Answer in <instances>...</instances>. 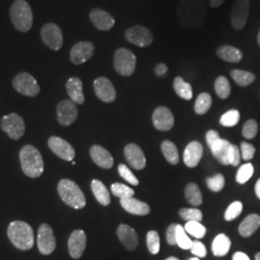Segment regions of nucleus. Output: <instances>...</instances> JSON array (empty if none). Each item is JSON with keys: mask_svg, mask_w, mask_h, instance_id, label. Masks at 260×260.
<instances>
[{"mask_svg": "<svg viewBox=\"0 0 260 260\" xmlns=\"http://www.w3.org/2000/svg\"><path fill=\"white\" fill-rule=\"evenodd\" d=\"M231 75L233 80L235 81V83L241 87L249 86L255 80V75L250 72L241 71V70H233L231 72Z\"/></svg>", "mask_w": 260, "mask_h": 260, "instance_id": "nucleus-33", "label": "nucleus"}, {"mask_svg": "<svg viewBox=\"0 0 260 260\" xmlns=\"http://www.w3.org/2000/svg\"><path fill=\"white\" fill-rule=\"evenodd\" d=\"M214 89L217 95L222 100L228 99L232 93V87H231L230 81L224 76H219L215 80Z\"/></svg>", "mask_w": 260, "mask_h": 260, "instance_id": "nucleus-34", "label": "nucleus"}, {"mask_svg": "<svg viewBox=\"0 0 260 260\" xmlns=\"http://www.w3.org/2000/svg\"><path fill=\"white\" fill-rule=\"evenodd\" d=\"M93 90L96 96L103 103H111L116 100V89L111 81L106 77L96 78L93 82Z\"/></svg>", "mask_w": 260, "mask_h": 260, "instance_id": "nucleus-14", "label": "nucleus"}, {"mask_svg": "<svg viewBox=\"0 0 260 260\" xmlns=\"http://www.w3.org/2000/svg\"><path fill=\"white\" fill-rule=\"evenodd\" d=\"M91 187H92V191H93L94 198L101 205L103 206L110 205L111 198H110L109 191L107 190L106 186L104 185L101 180L93 179L91 183Z\"/></svg>", "mask_w": 260, "mask_h": 260, "instance_id": "nucleus-28", "label": "nucleus"}, {"mask_svg": "<svg viewBox=\"0 0 260 260\" xmlns=\"http://www.w3.org/2000/svg\"><path fill=\"white\" fill-rule=\"evenodd\" d=\"M257 43H258V45H259L260 47V31L259 33H258V36H257Z\"/></svg>", "mask_w": 260, "mask_h": 260, "instance_id": "nucleus-58", "label": "nucleus"}, {"mask_svg": "<svg viewBox=\"0 0 260 260\" xmlns=\"http://www.w3.org/2000/svg\"><path fill=\"white\" fill-rule=\"evenodd\" d=\"M231 147H232V144L228 140L221 138L216 143H214L213 145L210 147V149L214 157L216 158L221 164L228 166L230 165L229 153H230Z\"/></svg>", "mask_w": 260, "mask_h": 260, "instance_id": "nucleus-25", "label": "nucleus"}, {"mask_svg": "<svg viewBox=\"0 0 260 260\" xmlns=\"http://www.w3.org/2000/svg\"><path fill=\"white\" fill-rule=\"evenodd\" d=\"M90 155L99 167L111 169L114 165V159L112 157L111 153L102 146H93L90 149Z\"/></svg>", "mask_w": 260, "mask_h": 260, "instance_id": "nucleus-22", "label": "nucleus"}, {"mask_svg": "<svg viewBox=\"0 0 260 260\" xmlns=\"http://www.w3.org/2000/svg\"><path fill=\"white\" fill-rule=\"evenodd\" d=\"M58 193L66 205L74 209H82L86 205V198L82 190L73 180L67 178L60 180Z\"/></svg>", "mask_w": 260, "mask_h": 260, "instance_id": "nucleus-3", "label": "nucleus"}, {"mask_svg": "<svg viewBox=\"0 0 260 260\" xmlns=\"http://www.w3.org/2000/svg\"><path fill=\"white\" fill-rule=\"evenodd\" d=\"M10 241L20 251H29L34 246V233L30 224L22 221H14L8 226Z\"/></svg>", "mask_w": 260, "mask_h": 260, "instance_id": "nucleus-2", "label": "nucleus"}, {"mask_svg": "<svg viewBox=\"0 0 260 260\" xmlns=\"http://www.w3.org/2000/svg\"><path fill=\"white\" fill-rule=\"evenodd\" d=\"M253 172H254V169L251 163L242 165L236 174V181L240 184L246 183L252 177Z\"/></svg>", "mask_w": 260, "mask_h": 260, "instance_id": "nucleus-41", "label": "nucleus"}, {"mask_svg": "<svg viewBox=\"0 0 260 260\" xmlns=\"http://www.w3.org/2000/svg\"><path fill=\"white\" fill-rule=\"evenodd\" d=\"M250 12V0H236L233 6L231 21L234 29L240 30L246 25Z\"/></svg>", "mask_w": 260, "mask_h": 260, "instance_id": "nucleus-13", "label": "nucleus"}, {"mask_svg": "<svg viewBox=\"0 0 260 260\" xmlns=\"http://www.w3.org/2000/svg\"><path fill=\"white\" fill-rule=\"evenodd\" d=\"M86 245H87V236H86V233H84V231L76 230L75 232H73L68 241L69 252L71 256L74 259L80 258L86 249Z\"/></svg>", "mask_w": 260, "mask_h": 260, "instance_id": "nucleus-18", "label": "nucleus"}, {"mask_svg": "<svg viewBox=\"0 0 260 260\" xmlns=\"http://www.w3.org/2000/svg\"><path fill=\"white\" fill-rule=\"evenodd\" d=\"M124 37L130 44L140 47H149L153 42L151 31L142 25L128 28L124 33Z\"/></svg>", "mask_w": 260, "mask_h": 260, "instance_id": "nucleus-9", "label": "nucleus"}, {"mask_svg": "<svg viewBox=\"0 0 260 260\" xmlns=\"http://www.w3.org/2000/svg\"><path fill=\"white\" fill-rule=\"evenodd\" d=\"M179 216L186 222H202L203 220L202 211L197 208H182L179 210Z\"/></svg>", "mask_w": 260, "mask_h": 260, "instance_id": "nucleus-40", "label": "nucleus"}, {"mask_svg": "<svg viewBox=\"0 0 260 260\" xmlns=\"http://www.w3.org/2000/svg\"><path fill=\"white\" fill-rule=\"evenodd\" d=\"M90 19L94 27L102 31H108L115 24V19L112 17V15L99 8L91 11Z\"/></svg>", "mask_w": 260, "mask_h": 260, "instance_id": "nucleus-21", "label": "nucleus"}, {"mask_svg": "<svg viewBox=\"0 0 260 260\" xmlns=\"http://www.w3.org/2000/svg\"><path fill=\"white\" fill-rule=\"evenodd\" d=\"M165 260H179L177 257H174V256H171V257H168L167 259Z\"/></svg>", "mask_w": 260, "mask_h": 260, "instance_id": "nucleus-56", "label": "nucleus"}, {"mask_svg": "<svg viewBox=\"0 0 260 260\" xmlns=\"http://www.w3.org/2000/svg\"><path fill=\"white\" fill-rule=\"evenodd\" d=\"M41 37L46 46L52 50H59L63 46L62 30L55 23H47L41 30Z\"/></svg>", "mask_w": 260, "mask_h": 260, "instance_id": "nucleus-10", "label": "nucleus"}, {"mask_svg": "<svg viewBox=\"0 0 260 260\" xmlns=\"http://www.w3.org/2000/svg\"><path fill=\"white\" fill-rule=\"evenodd\" d=\"M241 160L240 156V149L236 146V145H232L231 149H230V153H229V162L230 165L233 166H238Z\"/></svg>", "mask_w": 260, "mask_h": 260, "instance_id": "nucleus-48", "label": "nucleus"}, {"mask_svg": "<svg viewBox=\"0 0 260 260\" xmlns=\"http://www.w3.org/2000/svg\"><path fill=\"white\" fill-rule=\"evenodd\" d=\"M241 152L242 158L246 161L251 160L253 157L254 153H255V148L247 142H242L241 143Z\"/></svg>", "mask_w": 260, "mask_h": 260, "instance_id": "nucleus-49", "label": "nucleus"}, {"mask_svg": "<svg viewBox=\"0 0 260 260\" xmlns=\"http://www.w3.org/2000/svg\"><path fill=\"white\" fill-rule=\"evenodd\" d=\"M38 249L42 254L49 255L55 251L56 238L53 230L47 223L40 225L38 231Z\"/></svg>", "mask_w": 260, "mask_h": 260, "instance_id": "nucleus-7", "label": "nucleus"}, {"mask_svg": "<svg viewBox=\"0 0 260 260\" xmlns=\"http://www.w3.org/2000/svg\"><path fill=\"white\" fill-rule=\"evenodd\" d=\"M260 226V216L257 214H251L247 216L239 225V233L243 237H250Z\"/></svg>", "mask_w": 260, "mask_h": 260, "instance_id": "nucleus-26", "label": "nucleus"}, {"mask_svg": "<svg viewBox=\"0 0 260 260\" xmlns=\"http://www.w3.org/2000/svg\"><path fill=\"white\" fill-rule=\"evenodd\" d=\"M240 121V113L238 110H230L224 113L220 119V123L225 127L235 126Z\"/></svg>", "mask_w": 260, "mask_h": 260, "instance_id": "nucleus-39", "label": "nucleus"}, {"mask_svg": "<svg viewBox=\"0 0 260 260\" xmlns=\"http://www.w3.org/2000/svg\"><path fill=\"white\" fill-rule=\"evenodd\" d=\"M185 197L190 205L199 206L203 204V196L199 186L196 183H189L186 186Z\"/></svg>", "mask_w": 260, "mask_h": 260, "instance_id": "nucleus-32", "label": "nucleus"}, {"mask_svg": "<svg viewBox=\"0 0 260 260\" xmlns=\"http://www.w3.org/2000/svg\"><path fill=\"white\" fill-rule=\"evenodd\" d=\"M176 240L177 246H179V248H181L182 250H190L193 244V241L187 235L184 226H182L181 224H177Z\"/></svg>", "mask_w": 260, "mask_h": 260, "instance_id": "nucleus-36", "label": "nucleus"}, {"mask_svg": "<svg viewBox=\"0 0 260 260\" xmlns=\"http://www.w3.org/2000/svg\"><path fill=\"white\" fill-rule=\"evenodd\" d=\"M255 260H260V252L255 254Z\"/></svg>", "mask_w": 260, "mask_h": 260, "instance_id": "nucleus-57", "label": "nucleus"}, {"mask_svg": "<svg viewBox=\"0 0 260 260\" xmlns=\"http://www.w3.org/2000/svg\"><path fill=\"white\" fill-rule=\"evenodd\" d=\"M188 260H200V258H199V257H191L190 259Z\"/></svg>", "mask_w": 260, "mask_h": 260, "instance_id": "nucleus-59", "label": "nucleus"}, {"mask_svg": "<svg viewBox=\"0 0 260 260\" xmlns=\"http://www.w3.org/2000/svg\"><path fill=\"white\" fill-rule=\"evenodd\" d=\"M232 242L229 236L221 233L215 237L212 243V252L215 256H224L231 250Z\"/></svg>", "mask_w": 260, "mask_h": 260, "instance_id": "nucleus-29", "label": "nucleus"}, {"mask_svg": "<svg viewBox=\"0 0 260 260\" xmlns=\"http://www.w3.org/2000/svg\"><path fill=\"white\" fill-rule=\"evenodd\" d=\"M216 53L221 59L230 63H238L243 59L241 50L229 45L221 46L217 49Z\"/></svg>", "mask_w": 260, "mask_h": 260, "instance_id": "nucleus-27", "label": "nucleus"}, {"mask_svg": "<svg viewBox=\"0 0 260 260\" xmlns=\"http://www.w3.org/2000/svg\"><path fill=\"white\" fill-rule=\"evenodd\" d=\"M204 154V148L198 141H193L186 147L183 153V161L186 166L194 168L200 163Z\"/></svg>", "mask_w": 260, "mask_h": 260, "instance_id": "nucleus-20", "label": "nucleus"}, {"mask_svg": "<svg viewBox=\"0 0 260 260\" xmlns=\"http://www.w3.org/2000/svg\"><path fill=\"white\" fill-rule=\"evenodd\" d=\"M206 184L207 187L213 191V192H220L221 190H223L224 184H225V180L222 174H217L214 177H208L206 179Z\"/></svg>", "mask_w": 260, "mask_h": 260, "instance_id": "nucleus-43", "label": "nucleus"}, {"mask_svg": "<svg viewBox=\"0 0 260 260\" xmlns=\"http://www.w3.org/2000/svg\"><path fill=\"white\" fill-rule=\"evenodd\" d=\"M161 150L168 162L172 165H176L179 160V154L176 145L171 141H164L161 144Z\"/></svg>", "mask_w": 260, "mask_h": 260, "instance_id": "nucleus-31", "label": "nucleus"}, {"mask_svg": "<svg viewBox=\"0 0 260 260\" xmlns=\"http://www.w3.org/2000/svg\"><path fill=\"white\" fill-rule=\"evenodd\" d=\"M242 210H243V205L241 202H234L225 210L224 220L228 222L235 220L242 213Z\"/></svg>", "mask_w": 260, "mask_h": 260, "instance_id": "nucleus-45", "label": "nucleus"}, {"mask_svg": "<svg viewBox=\"0 0 260 260\" xmlns=\"http://www.w3.org/2000/svg\"><path fill=\"white\" fill-rule=\"evenodd\" d=\"M57 121L63 126H70L75 122L78 110L76 103L70 100H64L57 105Z\"/></svg>", "mask_w": 260, "mask_h": 260, "instance_id": "nucleus-11", "label": "nucleus"}, {"mask_svg": "<svg viewBox=\"0 0 260 260\" xmlns=\"http://www.w3.org/2000/svg\"><path fill=\"white\" fill-rule=\"evenodd\" d=\"M219 139H221V138H220L219 133L216 130L207 131V133H206V143H207L209 148Z\"/></svg>", "mask_w": 260, "mask_h": 260, "instance_id": "nucleus-51", "label": "nucleus"}, {"mask_svg": "<svg viewBox=\"0 0 260 260\" xmlns=\"http://www.w3.org/2000/svg\"><path fill=\"white\" fill-rule=\"evenodd\" d=\"M152 122L154 127L159 131H169L175 124V118L167 107L160 106L152 114Z\"/></svg>", "mask_w": 260, "mask_h": 260, "instance_id": "nucleus-16", "label": "nucleus"}, {"mask_svg": "<svg viewBox=\"0 0 260 260\" xmlns=\"http://www.w3.org/2000/svg\"><path fill=\"white\" fill-rule=\"evenodd\" d=\"M137 59L135 54L126 48H119L114 54V68L119 75L130 76L136 69Z\"/></svg>", "mask_w": 260, "mask_h": 260, "instance_id": "nucleus-5", "label": "nucleus"}, {"mask_svg": "<svg viewBox=\"0 0 260 260\" xmlns=\"http://www.w3.org/2000/svg\"><path fill=\"white\" fill-rule=\"evenodd\" d=\"M118 170H119L120 176L124 180H126L128 183H130L131 185L137 186L139 184L138 178L134 176V174L130 171L129 168L127 167L126 165L121 164L119 168H118Z\"/></svg>", "mask_w": 260, "mask_h": 260, "instance_id": "nucleus-46", "label": "nucleus"}, {"mask_svg": "<svg viewBox=\"0 0 260 260\" xmlns=\"http://www.w3.org/2000/svg\"><path fill=\"white\" fill-rule=\"evenodd\" d=\"M121 205L125 211L133 215L145 216L150 212V208L148 204L141 202L133 197L127 199H121Z\"/></svg>", "mask_w": 260, "mask_h": 260, "instance_id": "nucleus-23", "label": "nucleus"}, {"mask_svg": "<svg viewBox=\"0 0 260 260\" xmlns=\"http://www.w3.org/2000/svg\"><path fill=\"white\" fill-rule=\"evenodd\" d=\"M13 86L19 93L30 98L36 96L40 93V86L37 80L27 73H20L15 76Z\"/></svg>", "mask_w": 260, "mask_h": 260, "instance_id": "nucleus-8", "label": "nucleus"}, {"mask_svg": "<svg viewBox=\"0 0 260 260\" xmlns=\"http://www.w3.org/2000/svg\"><path fill=\"white\" fill-rule=\"evenodd\" d=\"M47 144L49 149H51L58 157L65 161H73L75 159V149L66 140L57 136H52L48 139Z\"/></svg>", "mask_w": 260, "mask_h": 260, "instance_id": "nucleus-12", "label": "nucleus"}, {"mask_svg": "<svg viewBox=\"0 0 260 260\" xmlns=\"http://www.w3.org/2000/svg\"><path fill=\"white\" fill-rule=\"evenodd\" d=\"M0 125L2 130L7 133L11 139L19 140L25 132L24 121L17 113H12L4 116L1 119Z\"/></svg>", "mask_w": 260, "mask_h": 260, "instance_id": "nucleus-6", "label": "nucleus"}, {"mask_svg": "<svg viewBox=\"0 0 260 260\" xmlns=\"http://www.w3.org/2000/svg\"><path fill=\"white\" fill-rule=\"evenodd\" d=\"M117 235L121 244L128 251H133L136 250L139 243V238H138V234L134 229H132L128 224L121 223L117 230Z\"/></svg>", "mask_w": 260, "mask_h": 260, "instance_id": "nucleus-19", "label": "nucleus"}, {"mask_svg": "<svg viewBox=\"0 0 260 260\" xmlns=\"http://www.w3.org/2000/svg\"><path fill=\"white\" fill-rule=\"evenodd\" d=\"M184 229H185L186 233L191 234L197 239L204 238L205 233H206V229L205 226L201 223V222H197V221L187 222Z\"/></svg>", "mask_w": 260, "mask_h": 260, "instance_id": "nucleus-37", "label": "nucleus"}, {"mask_svg": "<svg viewBox=\"0 0 260 260\" xmlns=\"http://www.w3.org/2000/svg\"><path fill=\"white\" fill-rule=\"evenodd\" d=\"M254 191H255L256 197H257V198L260 200V178L257 180V182L255 183V186H254Z\"/></svg>", "mask_w": 260, "mask_h": 260, "instance_id": "nucleus-55", "label": "nucleus"}, {"mask_svg": "<svg viewBox=\"0 0 260 260\" xmlns=\"http://www.w3.org/2000/svg\"><path fill=\"white\" fill-rule=\"evenodd\" d=\"M224 1L225 0H210L209 3H210V6L212 8H217V7H220Z\"/></svg>", "mask_w": 260, "mask_h": 260, "instance_id": "nucleus-54", "label": "nucleus"}, {"mask_svg": "<svg viewBox=\"0 0 260 260\" xmlns=\"http://www.w3.org/2000/svg\"><path fill=\"white\" fill-rule=\"evenodd\" d=\"M124 157L131 167L135 170H143L147 165V159L143 149L135 144H128L123 149Z\"/></svg>", "mask_w": 260, "mask_h": 260, "instance_id": "nucleus-17", "label": "nucleus"}, {"mask_svg": "<svg viewBox=\"0 0 260 260\" xmlns=\"http://www.w3.org/2000/svg\"><path fill=\"white\" fill-rule=\"evenodd\" d=\"M190 251L199 258H201V257L204 258V257L206 256V253H207L205 245L202 242L198 241V240L193 241V244H192V247H191Z\"/></svg>", "mask_w": 260, "mask_h": 260, "instance_id": "nucleus-47", "label": "nucleus"}, {"mask_svg": "<svg viewBox=\"0 0 260 260\" xmlns=\"http://www.w3.org/2000/svg\"><path fill=\"white\" fill-rule=\"evenodd\" d=\"M168 67L166 64H163V63H160L158 64L155 69H154V73L155 75H157L158 77H162L164 75L167 74Z\"/></svg>", "mask_w": 260, "mask_h": 260, "instance_id": "nucleus-52", "label": "nucleus"}, {"mask_svg": "<svg viewBox=\"0 0 260 260\" xmlns=\"http://www.w3.org/2000/svg\"><path fill=\"white\" fill-rule=\"evenodd\" d=\"M258 131V124L255 120H249L246 121L243 129L242 134L246 139H253L257 135Z\"/></svg>", "mask_w": 260, "mask_h": 260, "instance_id": "nucleus-44", "label": "nucleus"}, {"mask_svg": "<svg viewBox=\"0 0 260 260\" xmlns=\"http://www.w3.org/2000/svg\"><path fill=\"white\" fill-rule=\"evenodd\" d=\"M174 89L177 95L185 101H190L193 98L192 86L183 80L182 77L177 76L174 80Z\"/></svg>", "mask_w": 260, "mask_h": 260, "instance_id": "nucleus-30", "label": "nucleus"}, {"mask_svg": "<svg viewBox=\"0 0 260 260\" xmlns=\"http://www.w3.org/2000/svg\"><path fill=\"white\" fill-rule=\"evenodd\" d=\"M66 89L71 101L76 104H83L85 102L83 93V83L78 77H71L66 84Z\"/></svg>", "mask_w": 260, "mask_h": 260, "instance_id": "nucleus-24", "label": "nucleus"}, {"mask_svg": "<svg viewBox=\"0 0 260 260\" xmlns=\"http://www.w3.org/2000/svg\"><path fill=\"white\" fill-rule=\"evenodd\" d=\"M94 52V46L91 42L77 43L71 49L70 59L73 64L81 65L90 60Z\"/></svg>", "mask_w": 260, "mask_h": 260, "instance_id": "nucleus-15", "label": "nucleus"}, {"mask_svg": "<svg viewBox=\"0 0 260 260\" xmlns=\"http://www.w3.org/2000/svg\"><path fill=\"white\" fill-rule=\"evenodd\" d=\"M13 25L20 32H28L33 24V13L25 0H16L10 10Z\"/></svg>", "mask_w": 260, "mask_h": 260, "instance_id": "nucleus-4", "label": "nucleus"}, {"mask_svg": "<svg viewBox=\"0 0 260 260\" xmlns=\"http://www.w3.org/2000/svg\"><path fill=\"white\" fill-rule=\"evenodd\" d=\"M111 192L115 197L120 199H127L134 195V190L130 188L129 186L124 185L120 182L113 183L111 185Z\"/></svg>", "mask_w": 260, "mask_h": 260, "instance_id": "nucleus-38", "label": "nucleus"}, {"mask_svg": "<svg viewBox=\"0 0 260 260\" xmlns=\"http://www.w3.org/2000/svg\"><path fill=\"white\" fill-rule=\"evenodd\" d=\"M147 245L149 252L152 254H157L160 251V237L157 232L150 231L147 234Z\"/></svg>", "mask_w": 260, "mask_h": 260, "instance_id": "nucleus-42", "label": "nucleus"}, {"mask_svg": "<svg viewBox=\"0 0 260 260\" xmlns=\"http://www.w3.org/2000/svg\"><path fill=\"white\" fill-rule=\"evenodd\" d=\"M22 172L31 178H38L44 173V160L41 152L32 145H26L19 151Z\"/></svg>", "mask_w": 260, "mask_h": 260, "instance_id": "nucleus-1", "label": "nucleus"}, {"mask_svg": "<svg viewBox=\"0 0 260 260\" xmlns=\"http://www.w3.org/2000/svg\"><path fill=\"white\" fill-rule=\"evenodd\" d=\"M233 260H251L250 257L245 253V252H242V251H237L233 254Z\"/></svg>", "mask_w": 260, "mask_h": 260, "instance_id": "nucleus-53", "label": "nucleus"}, {"mask_svg": "<svg viewBox=\"0 0 260 260\" xmlns=\"http://www.w3.org/2000/svg\"><path fill=\"white\" fill-rule=\"evenodd\" d=\"M212 104V98L208 93H202L197 99L195 112L198 115H204L209 111Z\"/></svg>", "mask_w": 260, "mask_h": 260, "instance_id": "nucleus-35", "label": "nucleus"}, {"mask_svg": "<svg viewBox=\"0 0 260 260\" xmlns=\"http://www.w3.org/2000/svg\"><path fill=\"white\" fill-rule=\"evenodd\" d=\"M176 230H177V223H172V224L169 225L167 233H166L167 242L170 245H172V246L177 245V240H176Z\"/></svg>", "mask_w": 260, "mask_h": 260, "instance_id": "nucleus-50", "label": "nucleus"}]
</instances>
